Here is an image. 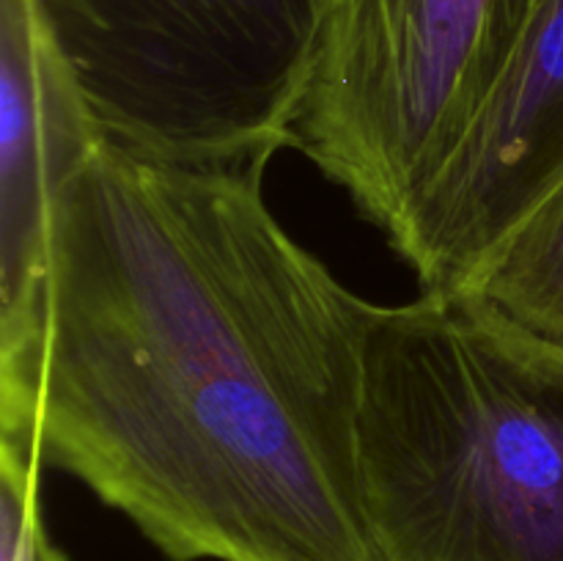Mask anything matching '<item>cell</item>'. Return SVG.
Returning <instances> with one entry per match:
<instances>
[{
	"mask_svg": "<svg viewBox=\"0 0 563 561\" xmlns=\"http://www.w3.org/2000/svg\"><path fill=\"white\" fill-rule=\"evenodd\" d=\"M563 179V0H528L509 61L465 135L388 231L423 289L473 286Z\"/></svg>",
	"mask_w": 563,
	"mask_h": 561,
	"instance_id": "8992f818",
	"label": "cell"
},
{
	"mask_svg": "<svg viewBox=\"0 0 563 561\" xmlns=\"http://www.w3.org/2000/svg\"><path fill=\"white\" fill-rule=\"evenodd\" d=\"M97 135L42 0H0V443L38 460L53 209Z\"/></svg>",
	"mask_w": 563,
	"mask_h": 561,
	"instance_id": "5b68a950",
	"label": "cell"
},
{
	"mask_svg": "<svg viewBox=\"0 0 563 561\" xmlns=\"http://www.w3.org/2000/svg\"><path fill=\"white\" fill-rule=\"evenodd\" d=\"M328 0H42L97 130L176 154L295 146Z\"/></svg>",
	"mask_w": 563,
	"mask_h": 561,
	"instance_id": "3957f363",
	"label": "cell"
},
{
	"mask_svg": "<svg viewBox=\"0 0 563 561\" xmlns=\"http://www.w3.org/2000/svg\"><path fill=\"white\" fill-rule=\"evenodd\" d=\"M42 465L0 443V561H69L44 526Z\"/></svg>",
	"mask_w": 563,
	"mask_h": 561,
	"instance_id": "ba28073f",
	"label": "cell"
},
{
	"mask_svg": "<svg viewBox=\"0 0 563 561\" xmlns=\"http://www.w3.org/2000/svg\"><path fill=\"white\" fill-rule=\"evenodd\" d=\"M275 152L99 130L55 198L42 462L168 561H368L355 424L377 306L278 223Z\"/></svg>",
	"mask_w": 563,
	"mask_h": 561,
	"instance_id": "6da1fadb",
	"label": "cell"
},
{
	"mask_svg": "<svg viewBox=\"0 0 563 561\" xmlns=\"http://www.w3.org/2000/svg\"><path fill=\"white\" fill-rule=\"evenodd\" d=\"M471 289L563 346V179L495 248Z\"/></svg>",
	"mask_w": 563,
	"mask_h": 561,
	"instance_id": "52a82bcc",
	"label": "cell"
},
{
	"mask_svg": "<svg viewBox=\"0 0 563 561\" xmlns=\"http://www.w3.org/2000/svg\"><path fill=\"white\" fill-rule=\"evenodd\" d=\"M355 438L368 561H563V346L471 286L374 308Z\"/></svg>",
	"mask_w": 563,
	"mask_h": 561,
	"instance_id": "7a4b0ae2",
	"label": "cell"
},
{
	"mask_svg": "<svg viewBox=\"0 0 563 561\" xmlns=\"http://www.w3.org/2000/svg\"><path fill=\"white\" fill-rule=\"evenodd\" d=\"M528 0H328L291 121L300 148L388 234L449 160Z\"/></svg>",
	"mask_w": 563,
	"mask_h": 561,
	"instance_id": "277c9868",
	"label": "cell"
}]
</instances>
